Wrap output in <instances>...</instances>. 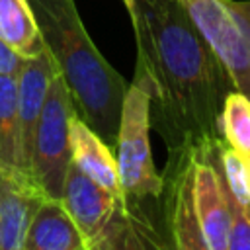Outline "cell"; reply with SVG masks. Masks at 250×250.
Masks as SVG:
<instances>
[{
    "instance_id": "9c48e42d",
    "label": "cell",
    "mask_w": 250,
    "mask_h": 250,
    "mask_svg": "<svg viewBox=\"0 0 250 250\" xmlns=\"http://www.w3.org/2000/svg\"><path fill=\"white\" fill-rule=\"evenodd\" d=\"M164 178V219L174 250H209L199 230L189 188V154L166 164Z\"/></svg>"
},
{
    "instance_id": "ffe728a7",
    "label": "cell",
    "mask_w": 250,
    "mask_h": 250,
    "mask_svg": "<svg viewBox=\"0 0 250 250\" xmlns=\"http://www.w3.org/2000/svg\"><path fill=\"white\" fill-rule=\"evenodd\" d=\"M123 4H125V8H127V12L131 10V6H133V0H121Z\"/></svg>"
},
{
    "instance_id": "4fadbf2b",
    "label": "cell",
    "mask_w": 250,
    "mask_h": 250,
    "mask_svg": "<svg viewBox=\"0 0 250 250\" xmlns=\"http://www.w3.org/2000/svg\"><path fill=\"white\" fill-rule=\"evenodd\" d=\"M90 244L80 234L59 199H45L31 219L20 250H88Z\"/></svg>"
},
{
    "instance_id": "8992f818",
    "label": "cell",
    "mask_w": 250,
    "mask_h": 250,
    "mask_svg": "<svg viewBox=\"0 0 250 250\" xmlns=\"http://www.w3.org/2000/svg\"><path fill=\"white\" fill-rule=\"evenodd\" d=\"M215 143L197 146L189 152V188L193 213L207 248L227 250L230 211Z\"/></svg>"
},
{
    "instance_id": "9a60e30c",
    "label": "cell",
    "mask_w": 250,
    "mask_h": 250,
    "mask_svg": "<svg viewBox=\"0 0 250 250\" xmlns=\"http://www.w3.org/2000/svg\"><path fill=\"white\" fill-rule=\"evenodd\" d=\"M0 170L25 174L20 150L16 74H0Z\"/></svg>"
},
{
    "instance_id": "8fae6325",
    "label": "cell",
    "mask_w": 250,
    "mask_h": 250,
    "mask_svg": "<svg viewBox=\"0 0 250 250\" xmlns=\"http://www.w3.org/2000/svg\"><path fill=\"white\" fill-rule=\"evenodd\" d=\"M45 193L25 174L0 170V250H20Z\"/></svg>"
},
{
    "instance_id": "30bf717a",
    "label": "cell",
    "mask_w": 250,
    "mask_h": 250,
    "mask_svg": "<svg viewBox=\"0 0 250 250\" xmlns=\"http://www.w3.org/2000/svg\"><path fill=\"white\" fill-rule=\"evenodd\" d=\"M53 74H55V64L45 49L35 57L21 59V64L16 72L20 150H21V166L27 176H29L33 135L37 129V121H39Z\"/></svg>"
},
{
    "instance_id": "e0dca14e",
    "label": "cell",
    "mask_w": 250,
    "mask_h": 250,
    "mask_svg": "<svg viewBox=\"0 0 250 250\" xmlns=\"http://www.w3.org/2000/svg\"><path fill=\"white\" fill-rule=\"evenodd\" d=\"M217 160L221 168V176L225 182L227 191L232 195L236 203L242 207L250 205V172H248V158L240 154L236 148L227 145L223 139L215 143Z\"/></svg>"
},
{
    "instance_id": "7c38bea8",
    "label": "cell",
    "mask_w": 250,
    "mask_h": 250,
    "mask_svg": "<svg viewBox=\"0 0 250 250\" xmlns=\"http://www.w3.org/2000/svg\"><path fill=\"white\" fill-rule=\"evenodd\" d=\"M70 162L80 168L88 178L109 189L111 193L125 197L119 184L117 162L113 148L104 143L76 113L70 119Z\"/></svg>"
},
{
    "instance_id": "2e32d148",
    "label": "cell",
    "mask_w": 250,
    "mask_h": 250,
    "mask_svg": "<svg viewBox=\"0 0 250 250\" xmlns=\"http://www.w3.org/2000/svg\"><path fill=\"white\" fill-rule=\"evenodd\" d=\"M221 139L250 158V98L238 90L225 96L219 113Z\"/></svg>"
},
{
    "instance_id": "5bb4252c",
    "label": "cell",
    "mask_w": 250,
    "mask_h": 250,
    "mask_svg": "<svg viewBox=\"0 0 250 250\" xmlns=\"http://www.w3.org/2000/svg\"><path fill=\"white\" fill-rule=\"evenodd\" d=\"M0 41L21 59L45 49L27 0H0Z\"/></svg>"
},
{
    "instance_id": "44dd1931",
    "label": "cell",
    "mask_w": 250,
    "mask_h": 250,
    "mask_svg": "<svg viewBox=\"0 0 250 250\" xmlns=\"http://www.w3.org/2000/svg\"><path fill=\"white\" fill-rule=\"evenodd\" d=\"M88 250H100V248H98V246H90Z\"/></svg>"
},
{
    "instance_id": "7a4b0ae2",
    "label": "cell",
    "mask_w": 250,
    "mask_h": 250,
    "mask_svg": "<svg viewBox=\"0 0 250 250\" xmlns=\"http://www.w3.org/2000/svg\"><path fill=\"white\" fill-rule=\"evenodd\" d=\"M45 51L61 74L76 115L109 146L115 145L125 78L90 39L74 0H27Z\"/></svg>"
},
{
    "instance_id": "52a82bcc",
    "label": "cell",
    "mask_w": 250,
    "mask_h": 250,
    "mask_svg": "<svg viewBox=\"0 0 250 250\" xmlns=\"http://www.w3.org/2000/svg\"><path fill=\"white\" fill-rule=\"evenodd\" d=\"M100 250H174L164 213L160 221L146 211L143 199L123 197L109 223L92 244Z\"/></svg>"
},
{
    "instance_id": "d6986e66",
    "label": "cell",
    "mask_w": 250,
    "mask_h": 250,
    "mask_svg": "<svg viewBox=\"0 0 250 250\" xmlns=\"http://www.w3.org/2000/svg\"><path fill=\"white\" fill-rule=\"evenodd\" d=\"M21 64V57H18L12 49H8L0 41V74H16Z\"/></svg>"
},
{
    "instance_id": "7402d4cb",
    "label": "cell",
    "mask_w": 250,
    "mask_h": 250,
    "mask_svg": "<svg viewBox=\"0 0 250 250\" xmlns=\"http://www.w3.org/2000/svg\"><path fill=\"white\" fill-rule=\"evenodd\" d=\"M248 172H250V158H248Z\"/></svg>"
},
{
    "instance_id": "ac0fdd59",
    "label": "cell",
    "mask_w": 250,
    "mask_h": 250,
    "mask_svg": "<svg viewBox=\"0 0 250 250\" xmlns=\"http://www.w3.org/2000/svg\"><path fill=\"white\" fill-rule=\"evenodd\" d=\"M227 199H229V211H230L227 250H250V205L242 207L232 199L229 191H227Z\"/></svg>"
},
{
    "instance_id": "3957f363",
    "label": "cell",
    "mask_w": 250,
    "mask_h": 250,
    "mask_svg": "<svg viewBox=\"0 0 250 250\" xmlns=\"http://www.w3.org/2000/svg\"><path fill=\"white\" fill-rule=\"evenodd\" d=\"M150 94L146 86L133 78L127 86L119 127L115 135V162L121 191L129 199L160 197L164 178L156 172L150 152Z\"/></svg>"
},
{
    "instance_id": "5b68a950",
    "label": "cell",
    "mask_w": 250,
    "mask_h": 250,
    "mask_svg": "<svg viewBox=\"0 0 250 250\" xmlns=\"http://www.w3.org/2000/svg\"><path fill=\"white\" fill-rule=\"evenodd\" d=\"M70 94L55 68L45 104L33 135L29 176L47 199H61L70 164V119L74 115Z\"/></svg>"
},
{
    "instance_id": "6da1fadb",
    "label": "cell",
    "mask_w": 250,
    "mask_h": 250,
    "mask_svg": "<svg viewBox=\"0 0 250 250\" xmlns=\"http://www.w3.org/2000/svg\"><path fill=\"white\" fill-rule=\"evenodd\" d=\"M137 68L150 94V127L168 148V164L221 139L219 113L232 80L180 0H133L129 10Z\"/></svg>"
},
{
    "instance_id": "277c9868",
    "label": "cell",
    "mask_w": 250,
    "mask_h": 250,
    "mask_svg": "<svg viewBox=\"0 0 250 250\" xmlns=\"http://www.w3.org/2000/svg\"><path fill=\"white\" fill-rule=\"evenodd\" d=\"M234 90L250 98V0H180Z\"/></svg>"
},
{
    "instance_id": "ba28073f",
    "label": "cell",
    "mask_w": 250,
    "mask_h": 250,
    "mask_svg": "<svg viewBox=\"0 0 250 250\" xmlns=\"http://www.w3.org/2000/svg\"><path fill=\"white\" fill-rule=\"evenodd\" d=\"M121 199L88 178L72 162L68 164L59 201L90 246L98 240Z\"/></svg>"
}]
</instances>
